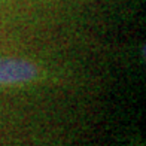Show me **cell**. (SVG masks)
Listing matches in <instances>:
<instances>
[{
	"mask_svg": "<svg viewBox=\"0 0 146 146\" xmlns=\"http://www.w3.org/2000/svg\"><path fill=\"white\" fill-rule=\"evenodd\" d=\"M49 72L19 57H0V88H24L49 81Z\"/></svg>",
	"mask_w": 146,
	"mask_h": 146,
	"instance_id": "1",
	"label": "cell"
},
{
	"mask_svg": "<svg viewBox=\"0 0 146 146\" xmlns=\"http://www.w3.org/2000/svg\"><path fill=\"white\" fill-rule=\"evenodd\" d=\"M122 146H146V143H145V139L142 136V133H134V134H131L127 139V142Z\"/></svg>",
	"mask_w": 146,
	"mask_h": 146,
	"instance_id": "2",
	"label": "cell"
}]
</instances>
